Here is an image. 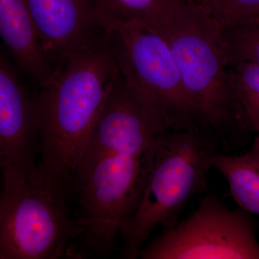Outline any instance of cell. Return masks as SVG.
<instances>
[{"instance_id": "1", "label": "cell", "mask_w": 259, "mask_h": 259, "mask_svg": "<svg viewBox=\"0 0 259 259\" xmlns=\"http://www.w3.org/2000/svg\"><path fill=\"white\" fill-rule=\"evenodd\" d=\"M120 70L107 33L71 54L36 93L40 117L37 170L70 195L75 172Z\"/></svg>"}, {"instance_id": "10", "label": "cell", "mask_w": 259, "mask_h": 259, "mask_svg": "<svg viewBox=\"0 0 259 259\" xmlns=\"http://www.w3.org/2000/svg\"><path fill=\"white\" fill-rule=\"evenodd\" d=\"M55 69L106 35L94 0H24Z\"/></svg>"}, {"instance_id": "8", "label": "cell", "mask_w": 259, "mask_h": 259, "mask_svg": "<svg viewBox=\"0 0 259 259\" xmlns=\"http://www.w3.org/2000/svg\"><path fill=\"white\" fill-rule=\"evenodd\" d=\"M171 130L165 117L141 100L120 72L80 161L104 153L142 154Z\"/></svg>"}, {"instance_id": "9", "label": "cell", "mask_w": 259, "mask_h": 259, "mask_svg": "<svg viewBox=\"0 0 259 259\" xmlns=\"http://www.w3.org/2000/svg\"><path fill=\"white\" fill-rule=\"evenodd\" d=\"M40 117L32 94L3 51L0 57V166L2 173L30 177L37 171Z\"/></svg>"}, {"instance_id": "5", "label": "cell", "mask_w": 259, "mask_h": 259, "mask_svg": "<svg viewBox=\"0 0 259 259\" xmlns=\"http://www.w3.org/2000/svg\"><path fill=\"white\" fill-rule=\"evenodd\" d=\"M156 146L142 154L104 153L79 162L70 194L79 203L81 239L93 253L113 250L121 225L142 197Z\"/></svg>"}, {"instance_id": "17", "label": "cell", "mask_w": 259, "mask_h": 259, "mask_svg": "<svg viewBox=\"0 0 259 259\" xmlns=\"http://www.w3.org/2000/svg\"><path fill=\"white\" fill-rule=\"evenodd\" d=\"M250 151L254 153L255 154L259 157V134L255 138L253 146H252Z\"/></svg>"}, {"instance_id": "13", "label": "cell", "mask_w": 259, "mask_h": 259, "mask_svg": "<svg viewBox=\"0 0 259 259\" xmlns=\"http://www.w3.org/2000/svg\"><path fill=\"white\" fill-rule=\"evenodd\" d=\"M213 168L224 177L233 199L246 212L259 215V157L252 152L236 156L218 153Z\"/></svg>"}, {"instance_id": "18", "label": "cell", "mask_w": 259, "mask_h": 259, "mask_svg": "<svg viewBox=\"0 0 259 259\" xmlns=\"http://www.w3.org/2000/svg\"><path fill=\"white\" fill-rule=\"evenodd\" d=\"M181 1L185 2V3H189V4L197 5L200 0H181Z\"/></svg>"}, {"instance_id": "15", "label": "cell", "mask_w": 259, "mask_h": 259, "mask_svg": "<svg viewBox=\"0 0 259 259\" xmlns=\"http://www.w3.org/2000/svg\"><path fill=\"white\" fill-rule=\"evenodd\" d=\"M228 65L249 61L259 66V18L223 30Z\"/></svg>"}, {"instance_id": "2", "label": "cell", "mask_w": 259, "mask_h": 259, "mask_svg": "<svg viewBox=\"0 0 259 259\" xmlns=\"http://www.w3.org/2000/svg\"><path fill=\"white\" fill-rule=\"evenodd\" d=\"M169 46L201 127L222 145L249 134L228 74L223 29L199 5L180 1L171 20L157 28Z\"/></svg>"}, {"instance_id": "4", "label": "cell", "mask_w": 259, "mask_h": 259, "mask_svg": "<svg viewBox=\"0 0 259 259\" xmlns=\"http://www.w3.org/2000/svg\"><path fill=\"white\" fill-rule=\"evenodd\" d=\"M0 259H56L74 256L71 242L83 228L70 214L69 196L44 180L2 173Z\"/></svg>"}, {"instance_id": "12", "label": "cell", "mask_w": 259, "mask_h": 259, "mask_svg": "<svg viewBox=\"0 0 259 259\" xmlns=\"http://www.w3.org/2000/svg\"><path fill=\"white\" fill-rule=\"evenodd\" d=\"M181 0H94L102 26L136 23L157 28L168 23Z\"/></svg>"}, {"instance_id": "14", "label": "cell", "mask_w": 259, "mask_h": 259, "mask_svg": "<svg viewBox=\"0 0 259 259\" xmlns=\"http://www.w3.org/2000/svg\"><path fill=\"white\" fill-rule=\"evenodd\" d=\"M228 74L250 133H259V66L249 61L231 65Z\"/></svg>"}, {"instance_id": "7", "label": "cell", "mask_w": 259, "mask_h": 259, "mask_svg": "<svg viewBox=\"0 0 259 259\" xmlns=\"http://www.w3.org/2000/svg\"><path fill=\"white\" fill-rule=\"evenodd\" d=\"M256 226L250 213L204 197L190 217L141 248L142 259H259Z\"/></svg>"}, {"instance_id": "6", "label": "cell", "mask_w": 259, "mask_h": 259, "mask_svg": "<svg viewBox=\"0 0 259 259\" xmlns=\"http://www.w3.org/2000/svg\"><path fill=\"white\" fill-rule=\"evenodd\" d=\"M105 30L121 76L129 88L161 113L171 130L202 127L163 37L136 23L113 25Z\"/></svg>"}, {"instance_id": "16", "label": "cell", "mask_w": 259, "mask_h": 259, "mask_svg": "<svg viewBox=\"0 0 259 259\" xmlns=\"http://www.w3.org/2000/svg\"><path fill=\"white\" fill-rule=\"evenodd\" d=\"M223 30L259 18V0H200L198 4Z\"/></svg>"}, {"instance_id": "11", "label": "cell", "mask_w": 259, "mask_h": 259, "mask_svg": "<svg viewBox=\"0 0 259 259\" xmlns=\"http://www.w3.org/2000/svg\"><path fill=\"white\" fill-rule=\"evenodd\" d=\"M0 35L19 67L39 88L50 83L56 69L24 0H0Z\"/></svg>"}, {"instance_id": "3", "label": "cell", "mask_w": 259, "mask_h": 259, "mask_svg": "<svg viewBox=\"0 0 259 259\" xmlns=\"http://www.w3.org/2000/svg\"><path fill=\"white\" fill-rule=\"evenodd\" d=\"M221 145L203 127L171 130L162 136L139 205L120 228L124 258H139L143 244L159 225L168 229L179 223L187 202L206 190L207 173Z\"/></svg>"}]
</instances>
